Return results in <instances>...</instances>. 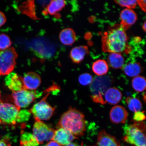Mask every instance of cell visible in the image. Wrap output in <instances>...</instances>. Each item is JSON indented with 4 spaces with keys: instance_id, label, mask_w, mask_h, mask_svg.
<instances>
[{
    "instance_id": "1",
    "label": "cell",
    "mask_w": 146,
    "mask_h": 146,
    "mask_svg": "<svg viewBox=\"0 0 146 146\" xmlns=\"http://www.w3.org/2000/svg\"><path fill=\"white\" fill-rule=\"evenodd\" d=\"M125 30L120 25L105 33L102 37V49L105 52L121 53L128 50V37Z\"/></svg>"
},
{
    "instance_id": "2",
    "label": "cell",
    "mask_w": 146,
    "mask_h": 146,
    "mask_svg": "<svg viewBox=\"0 0 146 146\" xmlns=\"http://www.w3.org/2000/svg\"><path fill=\"white\" fill-rule=\"evenodd\" d=\"M86 124L83 113L70 107L60 117L58 127L69 131L74 136H82L86 130Z\"/></svg>"
},
{
    "instance_id": "3",
    "label": "cell",
    "mask_w": 146,
    "mask_h": 146,
    "mask_svg": "<svg viewBox=\"0 0 146 146\" xmlns=\"http://www.w3.org/2000/svg\"><path fill=\"white\" fill-rule=\"evenodd\" d=\"M123 139L127 143L136 146H146V125L143 121L136 122L123 127Z\"/></svg>"
},
{
    "instance_id": "4",
    "label": "cell",
    "mask_w": 146,
    "mask_h": 146,
    "mask_svg": "<svg viewBox=\"0 0 146 146\" xmlns=\"http://www.w3.org/2000/svg\"><path fill=\"white\" fill-rule=\"evenodd\" d=\"M112 80L109 76H96L93 79L90 86L91 97L96 103L105 104L103 96L112 84Z\"/></svg>"
},
{
    "instance_id": "5",
    "label": "cell",
    "mask_w": 146,
    "mask_h": 146,
    "mask_svg": "<svg viewBox=\"0 0 146 146\" xmlns=\"http://www.w3.org/2000/svg\"><path fill=\"white\" fill-rule=\"evenodd\" d=\"M18 56L14 47L0 50V76H7L12 72L16 65Z\"/></svg>"
},
{
    "instance_id": "6",
    "label": "cell",
    "mask_w": 146,
    "mask_h": 146,
    "mask_svg": "<svg viewBox=\"0 0 146 146\" xmlns=\"http://www.w3.org/2000/svg\"><path fill=\"white\" fill-rule=\"evenodd\" d=\"M42 93L35 90L23 89L13 92L12 99L14 105L20 110L21 108L28 107L36 98L40 97Z\"/></svg>"
},
{
    "instance_id": "7",
    "label": "cell",
    "mask_w": 146,
    "mask_h": 146,
    "mask_svg": "<svg viewBox=\"0 0 146 146\" xmlns=\"http://www.w3.org/2000/svg\"><path fill=\"white\" fill-rule=\"evenodd\" d=\"M49 94V93L41 101L34 104L30 110L36 121L48 120L54 114L55 108L52 107L46 101Z\"/></svg>"
},
{
    "instance_id": "8",
    "label": "cell",
    "mask_w": 146,
    "mask_h": 146,
    "mask_svg": "<svg viewBox=\"0 0 146 146\" xmlns=\"http://www.w3.org/2000/svg\"><path fill=\"white\" fill-rule=\"evenodd\" d=\"M20 110L15 106L0 100V124L15 125Z\"/></svg>"
},
{
    "instance_id": "9",
    "label": "cell",
    "mask_w": 146,
    "mask_h": 146,
    "mask_svg": "<svg viewBox=\"0 0 146 146\" xmlns=\"http://www.w3.org/2000/svg\"><path fill=\"white\" fill-rule=\"evenodd\" d=\"M54 129L40 121H36L33 127V134L39 144L52 140Z\"/></svg>"
},
{
    "instance_id": "10",
    "label": "cell",
    "mask_w": 146,
    "mask_h": 146,
    "mask_svg": "<svg viewBox=\"0 0 146 146\" xmlns=\"http://www.w3.org/2000/svg\"><path fill=\"white\" fill-rule=\"evenodd\" d=\"M22 79L25 89L28 90H36L41 83L40 76L34 72L26 73L22 77Z\"/></svg>"
},
{
    "instance_id": "11",
    "label": "cell",
    "mask_w": 146,
    "mask_h": 146,
    "mask_svg": "<svg viewBox=\"0 0 146 146\" xmlns=\"http://www.w3.org/2000/svg\"><path fill=\"white\" fill-rule=\"evenodd\" d=\"M78 139L69 131L62 128H59L55 131L52 140L57 142L60 145H66L71 143L73 140Z\"/></svg>"
},
{
    "instance_id": "12",
    "label": "cell",
    "mask_w": 146,
    "mask_h": 146,
    "mask_svg": "<svg viewBox=\"0 0 146 146\" xmlns=\"http://www.w3.org/2000/svg\"><path fill=\"white\" fill-rule=\"evenodd\" d=\"M5 84L12 92L25 89L22 77L15 73L12 72L8 75L5 79Z\"/></svg>"
},
{
    "instance_id": "13",
    "label": "cell",
    "mask_w": 146,
    "mask_h": 146,
    "mask_svg": "<svg viewBox=\"0 0 146 146\" xmlns=\"http://www.w3.org/2000/svg\"><path fill=\"white\" fill-rule=\"evenodd\" d=\"M128 113L126 110L120 106H116L111 109L110 117L113 123H125L127 120Z\"/></svg>"
},
{
    "instance_id": "14",
    "label": "cell",
    "mask_w": 146,
    "mask_h": 146,
    "mask_svg": "<svg viewBox=\"0 0 146 146\" xmlns=\"http://www.w3.org/2000/svg\"><path fill=\"white\" fill-rule=\"evenodd\" d=\"M121 20L120 26L125 30L134 24L137 19L136 13L132 9H125L122 11L120 14Z\"/></svg>"
},
{
    "instance_id": "15",
    "label": "cell",
    "mask_w": 146,
    "mask_h": 146,
    "mask_svg": "<svg viewBox=\"0 0 146 146\" xmlns=\"http://www.w3.org/2000/svg\"><path fill=\"white\" fill-rule=\"evenodd\" d=\"M98 146H120V144L114 137L111 135L105 130H102L98 133Z\"/></svg>"
},
{
    "instance_id": "16",
    "label": "cell",
    "mask_w": 146,
    "mask_h": 146,
    "mask_svg": "<svg viewBox=\"0 0 146 146\" xmlns=\"http://www.w3.org/2000/svg\"><path fill=\"white\" fill-rule=\"evenodd\" d=\"M88 47L86 46H80L74 47L70 52V56L73 62L79 63L89 54Z\"/></svg>"
},
{
    "instance_id": "17",
    "label": "cell",
    "mask_w": 146,
    "mask_h": 146,
    "mask_svg": "<svg viewBox=\"0 0 146 146\" xmlns=\"http://www.w3.org/2000/svg\"><path fill=\"white\" fill-rule=\"evenodd\" d=\"M122 94L121 91L115 87L110 88L106 91L104 94L105 103L115 105L121 100Z\"/></svg>"
},
{
    "instance_id": "18",
    "label": "cell",
    "mask_w": 146,
    "mask_h": 146,
    "mask_svg": "<svg viewBox=\"0 0 146 146\" xmlns=\"http://www.w3.org/2000/svg\"><path fill=\"white\" fill-rule=\"evenodd\" d=\"M59 38L62 44L65 45L70 46L76 41V36L74 31L72 29L68 28L64 29L61 31Z\"/></svg>"
},
{
    "instance_id": "19",
    "label": "cell",
    "mask_w": 146,
    "mask_h": 146,
    "mask_svg": "<svg viewBox=\"0 0 146 146\" xmlns=\"http://www.w3.org/2000/svg\"><path fill=\"white\" fill-rule=\"evenodd\" d=\"M66 1L63 0L52 1L47 5L44 12L46 14L54 15L61 11L64 8Z\"/></svg>"
},
{
    "instance_id": "20",
    "label": "cell",
    "mask_w": 146,
    "mask_h": 146,
    "mask_svg": "<svg viewBox=\"0 0 146 146\" xmlns=\"http://www.w3.org/2000/svg\"><path fill=\"white\" fill-rule=\"evenodd\" d=\"M123 71L127 76L131 77H136L142 72V68L139 63L132 62L124 66Z\"/></svg>"
},
{
    "instance_id": "21",
    "label": "cell",
    "mask_w": 146,
    "mask_h": 146,
    "mask_svg": "<svg viewBox=\"0 0 146 146\" xmlns=\"http://www.w3.org/2000/svg\"><path fill=\"white\" fill-rule=\"evenodd\" d=\"M108 62L112 68L115 69H120L123 66L125 59L121 54L112 52L109 55Z\"/></svg>"
},
{
    "instance_id": "22",
    "label": "cell",
    "mask_w": 146,
    "mask_h": 146,
    "mask_svg": "<svg viewBox=\"0 0 146 146\" xmlns=\"http://www.w3.org/2000/svg\"><path fill=\"white\" fill-rule=\"evenodd\" d=\"M92 70L98 76H102L107 74L109 70L108 64L103 60H97L93 64Z\"/></svg>"
},
{
    "instance_id": "23",
    "label": "cell",
    "mask_w": 146,
    "mask_h": 146,
    "mask_svg": "<svg viewBox=\"0 0 146 146\" xmlns=\"http://www.w3.org/2000/svg\"><path fill=\"white\" fill-rule=\"evenodd\" d=\"M20 144L25 146H38L39 144L32 133L22 131Z\"/></svg>"
},
{
    "instance_id": "24",
    "label": "cell",
    "mask_w": 146,
    "mask_h": 146,
    "mask_svg": "<svg viewBox=\"0 0 146 146\" xmlns=\"http://www.w3.org/2000/svg\"><path fill=\"white\" fill-rule=\"evenodd\" d=\"M133 88L136 92H143L146 89V82L145 78L138 76L133 78L132 82Z\"/></svg>"
},
{
    "instance_id": "25",
    "label": "cell",
    "mask_w": 146,
    "mask_h": 146,
    "mask_svg": "<svg viewBox=\"0 0 146 146\" xmlns=\"http://www.w3.org/2000/svg\"><path fill=\"white\" fill-rule=\"evenodd\" d=\"M128 107L134 112L140 111L142 109V104L139 100L136 98L128 97L126 100Z\"/></svg>"
},
{
    "instance_id": "26",
    "label": "cell",
    "mask_w": 146,
    "mask_h": 146,
    "mask_svg": "<svg viewBox=\"0 0 146 146\" xmlns=\"http://www.w3.org/2000/svg\"><path fill=\"white\" fill-rule=\"evenodd\" d=\"M12 42L10 37L5 34H0V50H3L10 48Z\"/></svg>"
},
{
    "instance_id": "27",
    "label": "cell",
    "mask_w": 146,
    "mask_h": 146,
    "mask_svg": "<svg viewBox=\"0 0 146 146\" xmlns=\"http://www.w3.org/2000/svg\"><path fill=\"white\" fill-rule=\"evenodd\" d=\"M93 81L92 76L88 73H85L80 75L78 77V81L81 85L87 86L90 84Z\"/></svg>"
},
{
    "instance_id": "28",
    "label": "cell",
    "mask_w": 146,
    "mask_h": 146,
    "mask_svg": "<svg viewBox=\"0 0 146 146\" xmlns=\"http://www.w3.org/2000/svg\"><path fill=\"white\" fill-rule=\"evenodd\" d=\"M30 111L27 110H20L18 114L17 123H22L28 121L31 115Z\"/></svg>"
},
{
    "instance_id": "29",
    "label": "cell",
    "mask_w": 146,
    "mask_h": 146,
    "mask_svg": "<svg viewBox=\"0 0 146 146\" xmlns=\"http://www.w3.org/2000/svg\"><path fill=\"white\" fill-rule=\"evenodd\" d=\"M115 1L120 6L129 9L135 8L137 4V1Z\"/></svg>"
},
{
    "instance_id": "30",
    "label": "cell",
    "mask_w": 146,
    "mask_h": 146,
    "mask_svg": "<svg viewBox=\"0 0 146 146\" xmlns=\"http://www.w3.org/2000/svg\"><path fill=\"white\" fill-rule=\"evenodd\" d=\"M145 111H138L135 112L133 116V120L136 122H142L145 119Z\"/></svg>"
},
{
    "instance_id": "31",
    "label": "cell",
    "mask_w": 146,
    "mask_h": 146,
    "mask_svg": "<svg viewBox=\"0 0 146 146\" xmlns=\"http://www.w3.org/2000/svg\"><path fill=\"white\" fill-rule=\"evenodd\" d=\"M6 21V18L5 14L0 11V27L4 25Z\"/></svg>"
},
{
    "instance_id": "32",
    "label": "cell",
    "mask_w": 146,
    "mask_h": 146,
    "mask_svg": "<svg viewBox=\"0 0 146 146\" xmlns=\"http://www.w3.org/2000/svg\"><path fill=\"white\" fill-rule=\"evenodd\" d=\"M137 2L142 10L145 12L146 1H137Z\"/></svg>"
},
{
    "instance_id": "33",
    "label": "cell",
    "mask_w": 146,
    "mask_h": 146,
    "mask_svg": "<svg viewBox=\"0 0 146 146\" xmlns=\"http://www.w3.org/2000/svg\"><path fill=\"white\" fill-rule=\"evenodd\" d=\"M0 146H11V144L8 139L5 138L0 139Z\"/></svg>"
},
{
    "instance_id": "34",
    "label": "cell",
    "mask_w": 146,
    "mask_h": 146,
    "mask_svg": "<svg viewBox=\"0 0 146 146\" xmlns=\"http://www.w3.org/2000/svg\"><path fill=\"white\" fill-rule=\"evenodd\" d=\"M45 146H61V145H59V143H58L56 141L53 140V141L49 142Z\"/></svg>"
},
{
    "instance_id": "35",
    "label": "cell",
    "mask_w": 146,
    "mask_h": 146,
    "mask_svg": "<svg viewBox=\"0 0 146 146\" xmlns=\"http://www.w3.org/2000/svg\"><path fill=\"white\" fill-rule=\"evenodd\" d=\"M66 146H83V145H82H82H80L76 143H72L71 142V143L69 144V145H67Z\"/></svg>"
},
{
    "instance_id": "36",
    "label": "cell",
    "mask_w": 146,
    "mask_h": 146,
    "mask_svg": "<svg viewBox=\"0 0 146 146\" xmlns=\"http://www.w3.org/2000/svg\"><path fill=\"white\" fill-rule=\"evenodd\" d=\"M146 22L145 21V23H144L143 26H142V28H143V30L145 31V32H146Z\"/></svg>"
},
{
    "instance_id": "37",
    "label": "cell",
    "mask_w": 146,
    "mask_h": 146,
    "mask_svg": "<svg viewBox=\"0 0 146 146\" xmlns=\"http://www.w3.org/2000/svg\"><path fill=\"white\" fill-rule=\"evenodd\" d=\"M20 146H25L23 145H21V144H20Z\"/></svg>"
},
{
    "instance_id": "38",
    "label": "cell",
    "mask_w": 146,
    "mask_h": 146,
    "mask_svg": "<svg viewBox=\"0 0 146 146\" xmlns=\"http://www.w3.org/2000/svg\"><path fill=\"white\" fill-rule=\"evenodd\" d=\"M1 92H0V98H1Z\"/></svg>"
}]
</instances>
